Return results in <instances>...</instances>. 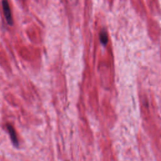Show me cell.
<instances>
[{
    "label": "cell",
    "mask_w": 161,
    "mask_h": 161,
    "mask_svg": "<svg viewBox=\"0 0 161 161\" xmlns=\"http://www.w3.org/2000/svg\"><path fill=\"white\" fill-rule=\"evenodd\" d=\"M6 127H7V130H8V132L9 133V135L11 136V140H12L13 144L16 146H18V142L16 135V133H15V131H14L13 127L9 124L7 125Z\"/></svg>",
    "instance_id": "7a4b0ae2"
},
{
    "label": "cell",
    "mask_w": 161,
    "mask_h": 161,
    "mask_svg": "<svg viewBox=\"0 0 161 161\" xmlns=\"http://www.w3.org/2000/svg\"><path fill=\"white\" fill-rule=\"evenodd\" d=\"M2 6L3 9V12L4 17L9 25H12L13 23V18L11 16V13L10 11V8L7 0H2Z\"/></svg>",
    "instance_id": "6da1fadb"
},
{
    "label": "cell",
    "mask_w": 161,
    "mask_h": 161,
    "mask_svg": "<svg viewBox=\"0 0 161 161\" xmlns=\"http://www.w3.org/2000/svg\"><path fill=\"white\" fill-rule=\"evenodd\" d=\"M100 41L101 43L104 45H105L108 42V36L105 31H102L100 33Z\"/></svg>",
    "instance_id": "3957f363"
}]
</instances>
